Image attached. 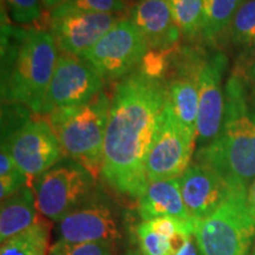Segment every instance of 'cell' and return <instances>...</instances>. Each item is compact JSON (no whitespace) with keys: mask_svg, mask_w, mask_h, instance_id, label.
<instances>
[{"mask_svg":"<svg viewBox=\"0 0 255 255\" xmlns=\"http://www.w3.org/2000/svg\"><path fill=\"white\" fill-rule=\"evenodd\" d=\"M165 83L139 70L121 79L111 98L101 176L117 195L141 199L148 187L146 158L163 117Z\"/></svg>","mask_w":255,"mask_h":255,"instance_id":"6da1fadb","label":"cell"},{"mask_svg":"<svg viewBox=\"0 0 255 255\" xmlns=\"http://www.w3.org/2000/svg\"><path fill=\"white\" fill-rule=\"evenodd\" d=\"M237 71L225 87L221 130L213 142L196 149L195 162L207 165L234 191L247 193L255 180V91Z\"/></svg>","mask_w":255,"mask_h":255,"instance_id":"7a4b0ae2","label":"cell"},{"mask_svg":"<svg viewBox=\"0 0 255 255\" xmlns=\"http://www.w3.org/2000/svg\"><path fill=\"white\" fill-rule=\"evenodd\" d=\"M57 59L58 47L49 31L23 30L11 68L1 77L2 102L25 105L39 115Z\"/></svg>","mask_w":255,"mask_h":255,"instance_id":"3957f363","label":"cell"},{"mask_svg":"<svg viewBox=\"0 0 255 255\" xmlns=\"http://www.w3.org/2000/svg\"><path fill=\"white\" fill-rule=\"evenodd\" d=\"M111 100L102 91L81 107L47 115L64 157L81 164L97 180L103 164L105 133Z\"/></svg>","mask_w":255,"mask_h":255,"instance_id":"277c9868","label":"cell"},{"mask_svg":"<svg viewBox=\"0 0 255 255\" xmlns=\"http://www.w3.org/2000/svg\"><path fill=\"white\" fill-rule=\"evenodd\" d=\"M254 239L255 218L247 193L234 191L214 214L195 222L200 255H250Z\"/></svg>","mask_w":255,"mask_h":255,"instance_id":"5b68a950","label":"cell"},{"mask_svg":"<svg viewBox=\"0 0 255 255\" xmlns=\"http://www.w3.org/2000/svg\"><path fill=\"white\" fill-rule=\"evenodd\" d=\"M96 181L81 164L64 157L33 182L38 212L50 221L59 222L95 193Z\"/></svg>","mask_w":255,"mask_h":255,"instance_id":"8992f818","label":"cell"},{"mask_svg":"<svg viewBox=\"0 0 255 255\" xmlns=\"http://www.w3.org/2000/svg\"><path fill=\"white\" fill-rule=\"evenodd\" d=\"M149 46L130 19L110 28L82 58L91 64L103 81H121L139 68Z\"/></svg>","mask_w":255,"mask_h":255,"instance_id":"52a82bcc","label":"cell"},{"mask_svg":"<svg viewBox=\"0 0 255 255\" xmlns=\"http://www.w3.org/2000/svg\"><path fill=\"white\" fill-rule=\"evenodd\" d=\"M104 81L91 64L59 52L56 69L40 109V116L81 107L103 91Z\"/></svg>","mask_w":255,"mask_h":255,"instance_id":"ba28073f","label":"cell"},{"mask_svg":"<svg viewBox=\"0 0 255 255\" xmlns=\"http://www.w3.org/2000/svg\"><path fill=\"white\" fill-rule=\"evenodd\" d=\"M195 148L196 138L181 126L167 98L161 127L146 158L149 183L182 176Z\"/></svg>","mask_w":255,"mask_h":255,"instance_id":"9c48e42d","label":"cell"},{"mask_svg":"<svg viewBox=\"0 0 255 255\" xmlns=\"http://www.w3.org/2000/svg\"><path fill=\"white\" fill-rule=\"evenodd\" d=\"M1 144L26 175L30 188L40 175L64 158L58 138L45 120L28 121L7 138L1 139Z\"/></svg>","mask_w":255,"mask_h":255,"instance_id":"30bf717a","label":"cell"},{"mask_svg":"<svg viewBox=\"0 0 255 255\" xmlns=\"http://www.w3.org/2000/svg\"><path fill=\"white\" fill-rule=\"evenodd\" d=\"M56 241L68 244L109 242L122 240L119 215L109 199L96 191L78 208L57 222Z\"/></svg>","mask_w":255,"mask_h":255,"instance_id":"8fae6325","label":"cell"},{"mask_svg":"<svg viewBox=\"0 0 255 255\" xmlns=\"http://www.w3.org/2000/svg\"><path fill=\"white\" fill-rule=\"evenodd\" d=\"M205 53L187 46L178 49L165 81L167 98L178 122L196 138L199 115V71Z\"/></svg>","mask_w":255,"mask_h":255,"instance_id":"7c38bea8","label":"cell"},{"mask_svg":"<svg viewBox=\"0 0 255 255\" xmlns=\"http://www.w3.org/2000/svg\"><path fill=\"white\" fill-rule=\"evenodd\" d=\"M228 65L221 51L203 56L199 71V115L196 124V149L208 145L221 130L225 113L222 77Z\"/></svg>","mask_w":255,"mask_h":255,"instance_id":"4fadbf2b","label":"cell"},{"mask_svg":"<svg viewBox=\"0 0 255 255\" xmlns=\"http://www.w3.org/2000/svg\"><path fill=\"white\" fill-rule=\"evenodd\" d=\"M123 18L122 14L94 12L50 14V33L55 38L59 52L82 58L87 51Z\"/></svg>","mask_w":255,"mask_h":255,"instance_id":"5bb4252c","label":"cell"},{"mask_svg":"<svg viewBox=\"0 0 255 255\" xmlns=\"http://www.w3.org/2000/svg\"><path fill=\"white\" fill-rule=\"evenodd\" d=\"M180 186L184 205L194 220L209 218L234 193L213 169L197 162L180 177Z\"/></svg>","mask_w":255,"mask_h":255,"instance_id":"9a60e30c","label":"cell"},{"mask_svg":"<svg viewBox=\"0 0 255 255\" xmlns=\"http://www.w3.org/2000/svg\"><path fill=\"white\" fill-rule=\"evenodd\" d=\"M130 21L144 38L149 50L174 49L182 36L168 0H138L130 9Z\"/></svg>","mask_w":255,"mask_h":255,"instance_id":"2e32d148","label":"cell"},{"mask_svg":"<svg viewBox=\"0 0 255 255\" xmlns=\"http://www.w3.org/2000/svg\"><path fill=\"white\" fill-rule=\"evenodd\" d=\"M139 218L148 221L155 218L170 216L189 221V213L184 205L181 193L180 177L150 182L137 206Z\"/></svg>","mask_w":255,"mask_h":255,"instance_id":"e0dca14e","label":"cell"},{"mask_svg":"<svg viewBox=\"0 0 255 255\" xmlns=\"http://www.w3.org/2000/svg\"><path fill=\"white\" fill-rule=\"evenodd\" d=\"M33 190L25 186L1 201L0 209V240L5 241L26 231L39 221Z\"/></svg>","mask_w":255,"mask_h":255,"instance_id":"ac0fdd59","label":"cell"},{"mask_svg":"<svg viewBox=\"0 0 255 255\" xmlns=\"http://www.w3.org/2000/svg\"><path fill=\"white\" fill-rule=\"evenodd\" d=\"M51 222L41 216L36 225L1 242L0 255H47L51 250Z\"/></svg>","mask_w":255,"mask_h":255,"instance_id":"d6986e66","label":"cell"},{"mask_svg":"<svg viewBox=\"0 0 255 255\" xmlns=\"http://www.w3.org/2000/svg\"><path fill=\"white\" fill-rule=\"evenodd\" d=\"M245 0H202L201 37L214 43L227 33L235 13Z\"/></svg>","mask_w":255,"mask_h":255,"instance_id":"ffe728a7","label":"cell"},{"mask_svg":"<svg viewBox=\"0 0 255 255\" xmlns=\"http://www.w3.org/2000/svg\"><path fill=\"white\" fill-rule=\"evenodd\" d=\"M232 45L247 55L255 47V0H245L233 18L227 33Z\"/></svg>","mask_w":255,"mask_h":255,"instance_id":"44dd1931","label":"cell"},{"mask_svg":"<svg viewBox=\"0 0 255 255\" xmlns=\"http://www.w3.org/2000/svg\"><path fill=\"white\" fill-rule=\"evenodd\" d=\"M173 18L187 39L201 36L202 26V0H168Z\"/></svg>","mask_w":255,"mask_h":255,"instance_id":"7402d4cb","label":"cell"},{"mask_svg":"<svg viewBox=\"0 0 255 255\" xmlns=\"http://www.w3.org/2000/svg\"><path fill=\"white\" fill-rule=\"evenodd\" d=\"M130 4L126 0H66L65 2L51 9L52 15L70 12H94V13L123 14L129 9Z\"/></svg>","mask_w":255,"mask_h":255,"instance_id":"603a6c76","label":"cell"},{"mask_svg":"<svg viewBox=\"0 0 255 255\" xmlns=\"http://www.w3.org/2000/svg\"><path fill=\"white\" fill-rule=\"evenodd\" d=\"M25 186H28L26 175L15 163L7 148L1 145V152H0V197H1V201Z\"/></svg>","mask_w":255,"mask_h":255,"instance_id":"cb8c5ba5","label":"cell"},{"mask_svg":"<svg viewBox=\"0 0 255 255\" xmlns=\"http://www.w3.org/2000/svg\"><path fill=\"white\" fill-rule=\"evenodd\" d=\"M177 51L178 47L169 50H149L137 70L148 77L164 82L167 75L170 72Z\"/></svg>","mask_w":255,"mask_h":255,"instance_id":"d4e9b609","label":"cell"},{"mask_svg":"<svg viewBox=\"0 0 255 255\" xmlns=\"http://www.w3.org/2000/svg\"><path fill=\"white\" fill-rule=\"evenodd\" d=\"M50 255H117L116 245L109 242L68 244L55 241L51 245Z\"/></svg>","mask_w":255,"mask_h":255,"instance_id":"484cf974","label":"cell"},{"mask_svg":"<svg viewBox=\"0 0 255 255\" xmlns=\"http://www.w3.org/2000/svg\"><path fill=\"white\" fill-rule=\"evenodd\" d=\"M136 235L141 255H171L169 239L152 232L145 221L137 225Z\"/></svg>","mask_w":255,"mask_h":255,"instance_id":"4316f807","label":"cell"},{"mask_svg":"<svg viewBox=\"0 0 255 255\" xmlns=\"http://www.w3.org/2000/svg\"><path fill=\"white\" fill-rule=\"evenodd\" d=\"M41 0H5L11 18L21 25L38 23L43 18Z\"/></svg>","mask_w":255,"mask_h":255,"instance_id":"83f0119b","label":"cell"},{"mask_svg":"<svg viewBox=\"0 0 255 255\" xmlns=\"http://www.w3.org/2000/svg\"><path fill=\"white\" fill-rule=\"evenodd\" d=\"M234 71L240 73L251 87H255V47L247 55L242 56L240 64L234 69Z\"/></svg>","mask_w":255,"mask_h":255,"instance_id":"f1b7e54d","label":"cell"},{"mask_svg":"<svg viewBox=\"0 0 255 255\" xmlns=\"http://www.w3.org/2000/svg\"><path fill=\"white\" fill-rule=\"evenodd\" d=\"M194 238H195V235L188 239V241L186 242V245H184L182 250H181L177 254H175V255H200L196 240H195V242H194Z\"/></svg>","mask_w":255,"mask_h":255,"instance_id":"f546056e","label":"cell"},{"mask_svg":"<svg viewBox=\"0 0 255 255\" xmlns=\"http://www.w3.org/2000/svg\"><path fill=\"white\" fill-rule=\"evenodd\" d=\"M247 203L252 214L255 218V180L251 183V186L247 189Z\"/></svg>","mask_w":255,"mask_h":255,"instance_id":"4dcf8cb0","label":"cell"},{"mask_svg":"<svg viewBox=\"0 0 255 255\" xmlns=\"http://www.w3.org/2000/svg\"><path fill=\"white\" fill-rule=\"evenodd\" d=\"M66 0H45L44 1V6H45L46 8H50V9H53L56 8L57 6H59L60 4H63V2H65Z\"/></svg>","mask_w":255,"mask_h":255,"instance_id":"1f68e13d","label":"cell"},{"mask_svg":"<svg viewBox=\"0 0 255 255\" xmlns=\"http://www.w3.org/2000/svg\"><path fill=\"white\" fill-rule=\"evenodd\" d=\"M126 1H127V2H129L130 5H132V6H133V5L136 4L137 1H138V0H126Z\"/></svg>","mask_w":255,"mask_h":255,"instance_id":"d6a6232c","label":"cell"},{"mask_svg":"<svg viewBox=\"0 0 255 255\" xmlns=\"http://www.w3.org/2000/svg\"><path fill=\"white\" fill-rule=\"evenodd\" d=\"M252 255H255V247H254V250H253V253H252Z\"/></svg>","mask_w":255,"mask_h":255,"instance_id":"836d02e7","label":"cell"},{"mask_svg":"<svg viewBox=\"0 0 255 255\" xmlns=\"http://www.w3.org/2000/svg\"><path fill=\"white\" fill-rule=\"evenodd\" d=\"M41 1H43V4H44V1H45V0H41Z\"/></svg>","mask_w":255,"mask_h":255,"instance_id":"e575fe53","label":"cell"}]
</instances>
